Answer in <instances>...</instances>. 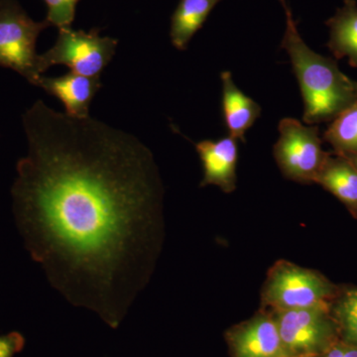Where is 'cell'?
<instances>
[{"label": "cell", "mask_w": 357, "mask_h": 357, "mask_svg": "<svg viewBox=\"0 0 357 357\" xmlns=\"http://www.w3.org/2000/svg\"><path fill=\"white\" fill-rule=\"evenodd\" d=\"M11 196L26 250L70 304L117 328L153 273L164 236L153 155L132 134L39 100Z\"/></svg>", "instance_id": "obj_1"}, {"label": "cell", "mask_w": 357, "mask_h": 357, "mask_svg": "<svg viewBox=\"0 0 357 357\" xmlns=\"http://www.w3.org/2000/svg\"><path fill=\"white\" fill-rule=\"evenodd\" d=\"M286 16L282 47L287 51L304 100V121L307 124L333 121L357 100L354 82L337 63L317 54L305 43L286 0H280Z\"/></svg>", "instance_id": "obj_2"}, {"label": "cell", "mask_w": 357, "mask_h": 357, "mask_svg": "<svg viewBox=\"0 0 357 357\" xmlns=\"http://www.w3.org/2000/svg\"><path fill=\"white\" fill-rule=\"evenodd\" d=\"M337 296V287L319 272L280 260L268 272L261 301L263 310L284 311L331 305Z\"/></svg>", "instance_id": "obj_3"}, {"label": "cell", "mask_w": 357, "mask_h": 357, "mask_svg": "<svg viewBox=\"0 0 357 357\" xmlns=\"http://www.w3.org/2000/svg\"><path fill=\"white\" fill-rule=\"evenodd\" d=\"M50 24L33 20L15 0H0V67L8 68L30 84L41 74L36 43Z\"/></svg>", "instance_id": "obj_4"}, {"label": "cell", "mask_w": 357, "mask_h": 357, "mask_svg": "<svg viewBox=\"0 0 357 357\" xmlns=\"http://www.w3.org/2000/svg\"><path fill=\"white\" fill-rule=\"evenodd\" d=\"M117 44L116 39L100 36L98 29L86 32L63 28L55 45L39 55V73L42 75L54 65H65L76 74L100 77L114 58Z\"/></svg>", "instance_id": "obj_5"}, {"label": "cell", "mask_w": 357, "mask_h": 357, "mask_svg": "<svg viewBox=\"0 0 357 357\" xmlns=\"http://www.w3.org/2000/svg\"><path fill=\"white\" fill-rule=\"evenodd\" d=\"M331 305L269 311L290 357L318 356L340 340Z\"/></svg>", "instance_id": "obj_6"}, {"label": "cell", "mask_w": 357, "mask_h": 357, "mask_svg": "<svg viewBox=\"0 0 357 357\" xmlns=\"http://www.w3.org/2000/svg\"><path fill=\"white\" fill-rule=\"evenodd\" d=\"M280 137L274 146V157L286 178L311 184L330 153L324 151L319 128L305 126L295 119L279 122Z\"/></svg>", "instance_id": "obj_7"}, {"label": "cell", "mask_w": 357, "mask_h": 357, "mask_svg": "<svg viewBox=\"0 0 357 357\" xmlns=\"http://www.w3.org/2000/svg\"><path fill=\"white\" fill-rule=\"evenodd\" d=\"M231 357H290L273 314L266 310L225 333Z\"/></svg>", "instance_id": "obj_8"}, {"label": "cell", "mask_w": 357, "mask_h": 357, "mask_svg": "<svg viewBox=\"0 0 357 357\" xmlns=\"http://www.w3.org/2000/svg\"><path fill=\"white\" fill-rule=\"evenodd\" d=\"M33 84L57 98L65 105L66 114L77 119L89 116V105L102 88L100 77H86L73 72L60 77L41 75Z\"/></svg>", "instance_id": "obj_9"}, {"label": "cell", "mask_w": 357, "mask_h": 357, "mask_svg": "<svg viewBox=\"0 0 357 357\" xmlns=\"http://www.w3.org/2000/svg\"><path fill=\"white\" fill-rule=\"evenodd\" d=\"M196 149L203 163L201 187L215 185L223 192H234L238 160L237 139L229 135L218 140H203L197 143Z\"/></svg>", "instance_id": "obj_10"}, {"label": "cell", "mask_w": 357, "mask_h": 357, "mask_svg": "<svg viewBox=\"0 0 357 357\" xmlns=\"http://www.w3.org/2000/svg\"><path fill=\"white\" fill-rule=\"evenodd\" d=\"M222 110L229 135L245 142V133L261 114V107L234 84L231 73H222Z\"/></svg>", "instance_id": "obj_11"}, {"label": "cell", "mask_w": 357, "mask_h": 357, "mask_svg": "<svg viewBox=\"0 0 357 357\" xmlns=\"http://www.w3.org/2000/svg\"><path fill=\"white\" fill-rule=\"evenodd\" d=\"M314 183L332 192L357 218V169L349 160L330 153Z\"/></svg>", "instance_id": "obj_12"}, {"label": "cell", "mask_w": 357, "mask_h": 357, "mask_svg": "<svg viewBox=\"0 0 357 357\" xmlns=\"http://www.w3.org/2000/svg\"><path fill=\"white\" fill-rule=\"evenodd\" d=\"M330 27L328 48L337 59L347 57L352 67L357 68V3L344 0V6L326 21Z\"/></svg>", "instance_id": "obj_13"}, {"label": "cell", "mask_w": 357, "mask_h": 357, "mask_svg": "<svg viewBox=\"0 0 357 357\" xmlns=\"http://www.w3.org/2000/svg\"><path fill=\"white\" fill-rule=\"evenodd\" d=\"M220 0H180L171 21V41L185 50Z\"/></svg>", "instance_id": "obj_14"}, {"label": "cell", "mask_w": 357, "mask_h": 357, "mask_svg": "<svg viewBox=\"0 0 357 357\" xmlns=\"http://www.w3.org/2000/svg\"><path fill=\"white\" fill-rule=\"evenodd\" d=\"M324 139L332 145L335 153H357V100L333 119Z\"/></svg>", "instance_id": "obj_15"}, {"label": "cell", "mask_w": 357, "mask_h": 357, "mask_svg": "<svg viewBox=\"0 0 357 357\" xmlns=\"http://www.w3.org/2000/svg\"><path fill=\"white\" fill-rule=\"evenodd\" d=\"M340 340L357 347V288L337 295L331 305Z\"/></svg>", "instance_id": "obj_16"}, {"label": "cell", "mask_w": 357, "mask_h": 357, "mask_svg": "<svg viewBox=\"0 0 357 357\" xmlns=\"http://www.w3.org/2000/svg\"><path fill=\"white\" fill-rule=\"evenodd\" d=\"M47 11V22L56 26L59 30L72 27L76 16L77 2L79 0H44Z\"/></svg>", "instance_id": "obj_17"}, {"label": "cell", "mask_w": 357, "mask_h": 357, "mask_svg": "<svg viewBox=\"0 0 357 357\" xmlns=\"http://www.w3.org/2000/svg\"><path fill=\"white\" fill-rule=\"evenodd\" d=\"M25 338L18 332L0 335V357H15L24 349Z\"/></svg>", "instance_id": "obj_18"}, {"label": "cell", "mask_w": 357, "mask_h": 357, "mask_svg": "<svg viewBox=\"0 0 357 357\" xmlns=\"http://www.w3.org/2000/svg\"><path fill=\"white\" fill-rule=\"evenodd\" d=\"M316 357H357V347L338 340L325 352Z\"/></svg>", "instance_id": "obj_19"}, {"label": "cell", "mask_w": 357, "mask_h": 357, "mask_svg": "<svg viewBox=\"0 0 357 357\" xmlns=\"http://www.w3.org/2000/svg\"><path fill=\"white\" fill-rule=\"evenodd\" d=\"M342 155V156L345 157L347 160H349V162L356 167L357 169V153L354 154H340Z\"/></svg>", "instance_id": "obj_20"}, {"label": "cell", "mask_w": 357, "mask_h": 357, "mask_svg": "<svg viewBox=\"0 0 357 357\" xmlns=\"http://www.w3.org/2000/svg\"><path fill=\"white\" fill-rule=\"evenodd\" d=\"M293 357H314V356H293Z\"/></svg>", "instance_id": "obj_21"}, {"label": "cell", "mask_w": 357, "mask_h": 357, "mask_svg": "<svg viewBox=\"0 0 357 357\" xmlns=\"http://www.w3.org/2000/svg\"><path fill=\"white\" fill-rule=\"evenodd\" d=\"M354 86H356V91H357V83H356V82H354Z\"/></svg>", "instance_id": "obj_22"}]
</instances>
